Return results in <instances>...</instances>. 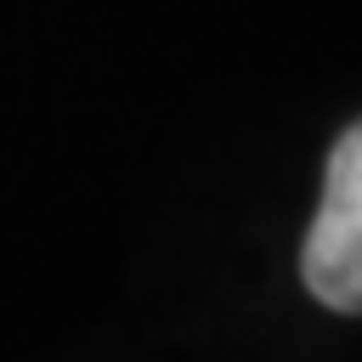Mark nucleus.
Returning a JSON list of instances; mask_svg holds the SVG:
<instances>
[{"label":"nucleus","instance_id":"nucleus-1","mask_svg":"<svg viewBox=\"0 0 362 362\" xmlns=\"http://www.w3.org/2000/svg\"><path fill=\"white\" fill-rule=\"evenodd\" d=\"M300 277L328 311L362 317V119L328 147L322 204L305 232Z\"/></svg>","mask_w":362,"mask_h":362}]
</instances>
